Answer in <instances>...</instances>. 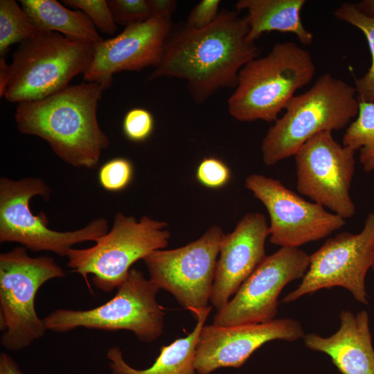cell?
Instances as JSON below:
<instances>
[{
	"mask_svg": "<svg viewBox=\"0 0 374 374\" xmlns=\"http://www.w3.org/2000/svg\"><path fill=\"white\" fill-rule=\"evenodd\" d=\"M315 72L309 51L293 42L276 43L267 55L251 60L240 69L228 100L229 113L241 122H275Z\"/></svg>",
	"mask_w": 374,
	"mask_h": 374,
	"instance_id": "obj_3",
	"label": "cell"
},
{
	"mask_svg": "<svg viewBox=\"0 0 374 374\" xmlns=\"http://www.w3.org/2000/svg\"><path fill=\"white\" fill-rule=\"evenodd\" d=\"M95 45L60 33L38 31L12 55L4 98L10 103L45 98L65 89L89 66Z\"/></svg>",
	"mask_w": 374,
	"mask_h": 374,
	"instance_id": "obj_6",
	"label": "cell"
},
{
	"mask_svg": "<svg viewBox=\"0 0 374 374\" xmlns=\"http://www.w3.org/2000/svg\"><path fill=\"white\" fill-rule=\"evenodd\" d=\"M371 268H372V269L374 271V262H373V265H372V267H371Z\"/></svg>",
	"mask_w": 374,
	"mask_h": 374,
	"instance_id": "obj_35",
	"label": "cell"
},
{
	"mask_svg": "<svg viewBox=\"0 0 374 374\" xmlns=\"http://www.w3.org/2000/svg\"><path fill=\"white\" fill-rule=\"evenodd\" d=\"M38 30L28 15L15 0L0 1V55L10 46L33 37Z\"/></svg>",
	"mask_w": 374,
	"mask_h": 374,
	"instance_id": "obj_24",
	"label": "cell"
},
{
	"mask_svg": "<svg viewBox=\"0 0 374 374\" xmlns=\"http://www.w3.org/2000/svg\"><path fill=\"white\" fill-rule=\"evenodd\" d=\"M133 173V165L129 159L116 157L101 166L98 179L105 190L116 193L123 190L130 185Z\"/></svg>",
	"mask_w": 374,
	"mask_h": 374,
	"instance_id": "obj_25",
	"label": "cell"
},
{
	"mask_svg": "<svg viewBox=\"0 0 374 374\" xmlns=\"http://www.w3.org/2000/svg\"><path fill=\"white\" fill-rule=\"evenodd\" d=\"M355 152L339 143L331 132L310 139L294 155L299 193L344 220L352 217L355 214L350 195Z\"/></svg>",
	"mask_w": 374,
	"mask_h": 374,
	"instance_id": "obj_12",
	"label": "cell"
},
{
	"mask_svg": "<svg viewBox=\"0 0 374 374\" xmlns=\"http://www.w3.org/2000/svg\"><path fill=\"white\" fill-rule=\"evenodd\" d=\"M148 2L152 17L166 20H171L177 5L175 0H148Z\"/></svg>",
	"mask_w": 374,
	"mask_h": 374,
	"instance_id": "obj_31",
	"label": "cell"
},
{
	"mask_svg": "<svg viewBox=\"0 0 374 374\" xmlns=\"http://www.w3.org/2000/svg\"><path fill=\"white\" fill-rule=\"evenodd\" d=\"M334 16L359 29L365 35L371 54V64L367 72L355 78L357 97L361 103H374V18L362 13L354 3L344 2L334 12Z\"/></svg>",
	"mask_w": 374,
	"mask_h": 374,
	"instance_id": "obj_22",
	"label": "cell"
},
{
	"mask_svg": "<svg viewBox=\"0 0 374 374\" xmlns=\"http://www.w3.org/2000/svg\"><path fill=\"white\" fill-rule=\"evenodd\" d=\"M224 235L221 227L213 225L184 247L151 253L143 259L149 279L193 315L207 308Z\"/></svg>",
	"mask_w": 374,
	"mask_h": 374,
	"instance_id": "obj_10",
	"label": "cell"
},
{
	"mask_svg": "<svg viewBox=\"0 0 374 374\" xmlns=\"http://www.w3.org/2000/svg\"><path fill=\"white\" fill-rule=\"evenodd\" d=\"M154 121L147 109L135 107L129 110L124 116L123 131L129 140L134 142L145 141L152 133Z\"/></svg>",
	"mask_w": 374,
	"mask_h": 374,
	"instance_id": "obj_28",
	"label": "cell"
},
{
	"mask_svg": "<svg viewBox=\"0 0 374 374\" xmlns=\"http://www.w3.org/2000/svg\"><path fill=\"white\" fill-rule=\"evenodd\" d=\"M309 265L310 255L299 248L281 247L267 256L233 298L217 310L213 324L231 326L275 319L280 292L290 282L303 278Z\"/></svg>",
	"mask_w": 374,
	"mask_h": 374,
	"instance_id": "obj_14",
	"label": "cell"
},
{
	"mask_svg": "<svg viewBox=\"0 0 374 374\" xmlns=\"http://www.w3.org/2000/svg\"><path fill=\"white\" fill-rule=\"evenodd\" d=\"M343 145L359 150V161L367 172H374V103L359 102L355 120L348 126Z\"/></svg>",
	"mask_w": 374,
	"mask_h": 374,
	"instance_id": "obj_23",
	"label": "cell"
},
{
	"mask_svg": "<svg viewBox=\"0 0 374 374\" xmlns=\"http://www.w3.org/2000/svg\"><path fill=\"white\" fill-rule=\"evenodd\" d=\"M355 4L362 13L374 18V0H363Z\"/></svg>",
	"mask_w": 374,
	"mask_h": 374,
	"instance_id": "obj_34",
	"label": "cell"
},
{
	"mask_svg": "<svg viewBox=\"0 0 374 374\" xmlns=\"http://www.w3.org/2000/svg\"><path fill=\"white\" fill-rule=\"evenodd\" d=\"M160 289L132 268L107 302L88 310L57 309L43 319L47 330L63 333L78 328L109 332L127 330L151 343L163 333L165 312L157 301Z\"/></svg>",
	"mask_w": 374,
	"mask_h": 374,
	"instance_id": "obj_8",
	"label": "cell"
},
{
	"mask_svg": "<svg viewBox=\"0 0 374 374\" xmlns=\"http://www.w3.org/2000/svg\"><path fill=\"white\" fill-rule=\"evenodd\" d=\"M168 224L144 215L139 220L121 212L115 215L112 229L86 249L71 248L67 266L81 275L90 292L88 276L99 290L109 292L126 278L132 265L151 253L164 249L170 238Z\"/></svg>",
	"mask_w": 374,
	"mask_h": 374,
	"instance_id": "obj_5",
	"label": "cell"
},
{
	"mask_svg": "<svg viewBox=\"0 0 374 374\" xmlns=\"http://www.w3.org/2000/svg\"><path fill=\"white\" fill-rule=\"evenodd\" d=\"M359 106L355 87L324 73L310 89L294 96L268 130L261 145L264 163L271 166L294 156L320 132L344 128L357 117Z\"/></svg>",
	"mask_w": 374,
	"mask_h": 374,
	"instance_id": "obj_4",
	"label": "cell"
},
{
	"mask_svg": "<svg viewBox=\"0 0 374 374\" xmlns=\"http://www.w3.org/2000/svg\"><path fill=\"white\" fill-rule=\"evenodd\" d=\"M373 262L374 213H370L360 233H340L310 255L301 283L283 301L288 303L321 289L341 287L357 301L368 304L365 280Z\"/></svg>",
	"mask_w": 374,
	"mask_h": 374,
	"instance_id": "obj_11",
	"label": "cell"
},
{
	"mask_svg": "<svg viewBox=\"0 0 374 374\" xmlns=\"http://www.w3.org/2000/svg\"><path fill=\"white\" fill-rule=\"evenodd\" d=\"M116 24L125 27L144 22L152 17L148 0H109Z\"/></svg>",
	"mask_w": 374,
	"mask_h": 374,
	"instance_id": "obj_27",
	"label": "cell"
},
{
	"mask_svg": "<svg viewBox=\"0 0 374 374\" xmlns=\"http://www.w3.org/2000/svg\"><path fill=\"white\" fill-rule=\"evenodd\" d=\"M50 187L39 178L13 180L0 179V242H17L33 252L50 251L66 256L73 246L87 241L96 242L108 232V222L99 217L82 229L57 231L48 227L46 215H35L30 201L35 196L48 200Z\"/></svg>",
	"mask_w": 374,
	"mask_h": 374,
	"instance_id": "obj_9",
	"label": "cell"
},
{
	"mask_svg": "<svg viewBox=\"0 0 374 374\" xmlns=\"http://www.w3.org/2000/svg\"><path fill=\"white\" fill-rule=\"evenodd\" d=\"M305 0H240L238 12L246 10L249 33L247 39L255 43L264 33L278 31L295 35L303 45L312 43L314 35L301 21Z\"/></svg>",
	"mask_w": 374,
	"mask_h": 374,
	"instance_id": "obj_19",
	"label": "cell"
},
{
	"mask_svg": "<svg viewBox=\"0 0 374 374\" xmlns=\"http://www.w3.org/2000/svg\"><path fill=\"white\" fill-rule=\"evenodd\" d=\"M0 374H23L15 360L6 353L0 355Z\"/></svg>",
	"mask_w": 374,
	"mask_h": 374,
	"instance_id": "obj_32",
	"label": "cell"
},
{
	"mask_svg": "<svg viewBox=\"0 0 374 374\" xmlns=\"http://www.w3.org/2000/svg\"><path fill=\"white\" fill-rule=\"evenodd\" d=\"M269 225L261 213H247L234 230L224 234L220 246L211 302L217 310L265 258Z\"/></svg>",
	"mask_w": 374,
	"mask_h": 374,
	"instance_id": "obj_17",
	"label": "cell"
},
{
	"mask_svg": "<svg viewBox=\"0 0 374 374\" xmlns=\"http://www.w3.org/2000/svg\"><path fill=\"white\" fill-rule=\"evenodd\" d=\"M245 186L268 212L269 240L274 244L299 248L329 236L346 224L340 216L305 200L271 177L250 175Z\"/></svg>",
	"mask_w": 374,
	"mask_h": 374,
	"instance_id": "obj_13",
	"label": "cell"
},
{
	"mask_svg": "<svg viewBox=\"0 0 374 374\" xmlns=\"http://www.w3.org/2000/svg\"><path fill=\"white\" fill-rule=\"evenodd\" d=\"M69 7L83 12L97 30L112 35L117 30L112 11L106 0H63Z\"/></svg>",
	"mask_w": 374,
	"mask_h": 374,
	"instance_id": "obj_26",
	"label": "cell"
},
{
	"mask_svg": "<svg viewBox=\"0 0 374 374\" xmlns=\"http://www.w3.org/2000/svg\"><path fill=\"white\" fill-rule=\"evenodd\" d=\"M172 29L171 20L152 17L144 22L125 27L112 38L104 39L95 45L92 61L83 73L84 80L98 83L106 89L116 73L156 68Z\"/></svg>",
	"mask_w": 374,
	"mask_h": 374,
	"instance_id": "obj_16",
	"label": "cell"
},
{
	"mask_svg": "<svg viewBox=\"0 0 374 374\" xmlns=\"http://www.w3.org/2000/svg\"><path fill=\"white\" fill-rule=\"evenodd\" d=\"M211 310V306L195 313L196 325L184 337L178 338L160 348L154 363L146 369L139 370L130 366L124 359L120 348L108 349L107 358L112 374H197L195 368L196 347L202 327Z\"/></svg>",
	"mask_w": 374,
	"mask_h": 374,
	"instance_id": "obj_20",
	"label": "cell"
},
{
	"mask_svg": "<svg viewBox=\"0 0 374 374\" xmlns=\"http://www.w3.org/2000/svg\"><path fill=\"white\" fill-rule=\"evenodd\" d=\"M196 179L204 186L217 189L228 184L231 171L228 166L216 157H206L199 163Z\"/></svg>",
	"mask_w": 374,
	"mask_h": 374,
	"instance_id": "obj_29",
	"label": "cell"
},
{
	"mask_svg": "<svg viewBox=\"0 0 374 374\" xmlns=\"http://www.w3.org/2000/svg\"><path fill=\"white\" fill-rule=\"evenodd\" d=\"M19 2L38 31L55 32L94 45L104 40L81 10L69 9L55 0H20Z\"/></svg>",
	"mask_w": 374,
	"mask_h": 374,
	"instance_id": "obj_21",
	"label": "cell"
},
{
	"mask_svg": "<svg viewBox=\"0 0 374 374\" xmlns=\"http://www.w3.org/2000/svg\"><path fill=\"white\" fill-rule=\"evenodd\" d=\"M340 327L331 336L305 335V346L328 355L342 374H374V349L368 312L340 313Z\"/></svg>",
	"mask_w": 374,
	"mask_h": 374,
	"instance_id": "obj_18",
	"label": "cell"
},
{
	"mask_svg": "<svg viewBox=\"0 0 374 374\" xmlns=\"http://www.w3.org/2000/svg\"><path fill=\"white\" fill-rule=\"evenodd\" d=\"M10 80V66L5 59L0 57V96L3 97Z\"/></svg>",
	"mask_w": 374,
	"mask_h": 374,
	"instance_id": "obj_33",
	"label": "cell"
},
{
	"mask_svg": "<svg viewBox=\"0 0 374 374\" xmlns=\"http://www.w3.org/2000/svg\"><path fill=\"white\" fill-rule=\"evenodd\" d=\"M104 88L82 82L45 98L18 103L15 118L19 132L44 140L63 161L95 168L109 145L97 117Z\"/></svg>",
	"mask_w": 374,
	"mask_h": 374,
	"instance_id": "obj_2",
	"label": "cell"
},
{
	"mask_svg": "<svg viewBox=\"0 0 374 374\" xmlns=\"http://www.w3.org/2000/svg\"><path fill=\"white\" fill-rule=\"evenodd\" d=\"M248 33L246 17L229 10L220 12L204 28L182 25L172 29L161 61L149 79L186 80L192 98L198 104L221 88H235L240 69L260 54L258 46L247 39Z\"/></svg>",
	"mask_w": 374,
	"mask_h": 374,
	"instance_id": "obj_1",
	"label": "cell"
},
{
	"mask_svg": "<svg viewBox=\"0 0 374 374\" xmlns=\"http://www.w3.org/2000/svg\"><path fill=\"white\" fill-rule=\"evenodd\" d=\"M220 4L219 0H202L192 9L184 25L193 29L209 26L220 13Z\"/></svg>",
	"mask_w": 374,
	"mask_h": 374,
	"instance_id": "obj_30",
	"label": "cell"
},
{
	"mask_svg": "<svg viewBox=\"0 0 374 374\" xmlns=\"http://www.w3.org/2000/svg\"><path fill=\"white\" fill-rule=\"evenodd\" d=\"M64 276L52 257H31L22 246L0 254V342L5 349L19 351L44 336L36 295L47 281Z\"/></svg>",
	"mask_w": 374,
	"mask_h": 374,
	"instance_id": "obj_7",
	"label": "cell"
},
{
	"mask_svg": "<svg viewBox=\"0 0 374 374\" xmlns=\"http://www.w3.org/2000/svg\"><path fill=\"white\" fill-rule=\"evenodd\" d=\"M304 336L300 322L289 318L231 326L204 325L196 347V373L211 374L219 368H239L270 341H294Z\"/></svg>",
	"mask_w": 374,
	"mask_h": 374,
	"instance_id": "obj_15",
	"label": "cell"
}]
</instances>
